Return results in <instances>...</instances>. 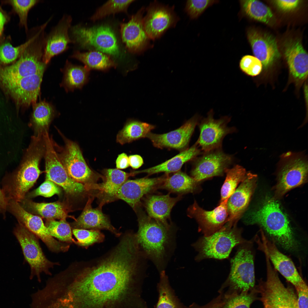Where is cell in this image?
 Listing matches in <instances>:
<instances>
[{"label": "cell", "mask_w": 308, "mask_h": 308, "mask_svg": "<svg viewBox=\"0 0 308 308\" xmlns=\"http://www.w3.org/2000/svg\"><path fill=\"white\" fill-rule=\"evenodd\" d=\"M120 237L101 256L68 266L61 286L67 308H147L141 296L146 258L133 236Z\"/></svg>", "instance_id": "6da1fadb"}, {"label": "cell", "mask_w": 308, "mask_h": 308, "mask_svg": "<svg viewBox=\"0 0 308 308\" xmlns=\"http://www.w3.org/2000/svg\"><path fill=\"white\" fill-rule=\"evenodd\" d=\"M138 229L135 233L139 247L147 259L160 271L164 270L175 246V232L172 224L167 225L146 215L139 207Z\"/></svg>", "instance_id": "7a4b0ae2"}, {"label": "cell", "mask_w": 308, "mask_h": 308, "mask_svg": "<svg viewBox=\"0 0 308 308\" xmlns=\"http://www.w3.org/2000/svg\"><path fill=\"white\" fill-rule=\"evenodd\" d=\"M248 225L258 224L264 229L275 244L290 252L297 250L299 243L286 215L273 198H268L256 210L243 217Z\"/></svg>", "instance_id": "3957f363"}, {"label": "cell", "mask_w": 308, "mask_h": 308, "mask_svg": "<svg viewBox=\"0 0 308 308\" xmlns=\"http://www.w3.org/2000/svg\"><path fill=\"white\" fill-rule=\"evenodd\" d=\"M45 144L41 138L33 137L23 162L19 169L3 180L2 189L8 202H18L36 182L41 171L39 163L44 157Z\"/></svg>", "instance_id": "277c9868"}, {"label": "cell", "mask_w": 308, "mask_h": 308, "mask_svg": "<svg viewBox=\"0 0 308 308\" xmlns=\"http://www.w3.org/2000/svg\"><path fill=\"white\" fill-rule=\"evenodd\" d=\"M236 224L227 222L218 230L209 236H203L193 244L198 252L195 260L226 259L235 246L252 242L242 237V230L237 227Z\"/></svg>", "instance_id": "5b68a950"}, {"label": "cell", "mask_w": 308, "mask_h": 308, "mask_svg": "<svg viewBox=\"0 0 308 308\" xmlns=\"http://www.w3.org/2000/svg\"><path fill=\"white\" fill-rule=\"evenodd\" d=\"M247 243L240 245L231 259L230 270L226 280L219 290L223 295L250 291L255 289L254 255Z\"/></svg>", "instance_id": "8992f818"}, {"label": "cell", "mask_w": 308, "mask_h": 308, "mask_svg": "<svg viewBox=\"0 0 308 308\" xmlns=\"http://www.w3.org/2000/svg\"><path fill=\"white\" fill-rule=\"evenodd\" d=\"M45 42V34L41 32L16 62L9 66L0 68V80L2 83L44 72L46 65L42 60Z\"/></svg>", "instance_id": "52a82bcc"}, {"label": "cell", "mask_w": 308, "mask_h": 308, "mask_svg": "<svg viewBox=\"0 0 308 308\" xmlns=\"http://www.w3.org/2000/svg\"><path fill=\"white\" fill-rule=\"evenodd\" d=\"M70 37L72 41L83 49H93L114 56L120 53L116 34L107 25L87 27L80 24L71 27Z\"/></svg>", "instance_id": "ba28073f"}, {"label": "cell", "mask_w": 308, "mask_h": 308, "mask_svg": "<svg viewBox=\"0 0 308 308\" xmlns=\"http://www.w3.org/2000/svg\"><path fill=\"white\" fill-rule=\"evenodd\" d=\"M266 266V280L260 281L256 289L264 308H298L297 295L293 289L284 285L270 263Z\"/></svg>", "instance_id": "9c48e42d"}, {"label": "cell", "mask_w": 308, "mask_h": 308, "mask_svg": "<svg viewBox=\"0 0 308 308\" xmlns=\"http://www.w3.org/2000/svg\"><path fill=\"white\" fill-rule=\"evenodd\" d=\"M64 147L60 148L58 155L69 176L73 179L86 185L91 191L103 175L94 171L87 165L78 145L64 139Z\"/></svg>", "instance_id": "30bf717a"}, {"label": "cell", "mask_w": 308, "mask_h": 308, "mask_svg": "<svg viewBox=\"0 0 308 308\" xmlns=\"http://www.w3.org/2000/svg\"><path fill=\"white\" fill-rule=\"evenodd\" d=\"M14 234L20 244L26 260L30 266V279L36 276L38 281L40 282L41 273L51 275L50 269L60 264L47 258L40 246L38 238L19 224L14 229Z\"/></svg>", "instance_id": "8fae6325"}, {"label": "cell", "mask_w": 308, "mask_h": 308, "mask_svg": "<svg viewBox=\"0 0 308 308\" xmlns=\"http://www.w3.org/2000/svg\"><path fill=\"white\" fill-rule=\"evenodd\" d=\"M45 144L44 155L46 180L62 187L68 194L75 195L89 191L84 184L76 182L68 175L54 147V143L47 132L44 135Z\"/></svg>", "instance_id": "7c38bea8"}, {"label": "cell", "mask_w": 308, "mask_h": 308, "mask_svg": "<svg viewBox=\"0 0 308 308\" xmlns=\"http://www.w3.org/2000/svg\"><path fill=\"white\" fill-rule=\"evenodd\" d=\"M7 210L15 217L19 224L40 238L50 251L58 253L68 250L70 244L55 240L50 234L42 218L26 210L19 202L13 200L9 201Z\"/></svg>", "instance_id": "4fadbf2b"}, {"label": "cell", "mask_w": 308, "mask_h": 308, "mask_svg": "<svg viewBox=\"0 0 308 308\" xmlns=\"http://www.w3.org/2000/svg\"><path fill=\"white\" fill-rule=\"evenodd\" d=\"M284 156L279 171L277 183L275 187L273 198L283 196L290 190L305 183L308 175V163L305 158L299 155Z\"/></svg>", "instance_id": "5bb4252c"}, {"label": "cell", "mask_w": 308, "mask_h": 308, "mask_svg": "<svg viewBox=\"0 0 308 308\" xmlns=\"http://www.w3.org/2000/svg\"><path fill=\"white\" fill-rule=\"evenodd\" d=\"M213 115V110H211L199 125L200 134L196 144L205 153L220 149L224 137L235 130L227 125L230 117L225 116L215 119Z\"/></svg>", "instance_id": "9a60e30c"}, {"label": "cell", "mask_w": 308, "mask_h": 308, "mask_svg": "<svg viewBox=\"0 0 308 308\" xmlns=\"http://www.w3.org/2000/svg\"><path fill=\"white\" fill-rule=\"evenodd\" d=\"M174 6L170 7L156 1L150 3L143 18L145 31L149 38L155 40L160 38L169 29L175 27L179 20L174 11Z\"/></svg>", "instance_id": "2e32d148"}, {"label": "cell", "mask_w": 308, "mask_h": 308, "mask_svg": "<svg viewBox=\"0 0 308 308\" xmlns=\"http://www.w3.org/2000/svg\"><path fill=\"white\" fill-rule=\"evenodd\" d=\"M205 153L196 160L191 171V177L198 182L223 175L233 162L232 156L220 149Z\"/></svg>", "instance_id": "e0dca14e"}, {"label": "cell", "mask_w": 308, "mask_h": 308, "mask_svg": "<svg viewBox=\"0 0 308 308\" xmlns=\"http://www.w3.org/2000/svg\"><path fill=\"white\" fill-rule=\"evenodd\" d=\"M228 200L220 202L213 210L207 211L198 205L196 201L187 209L189 216L194 218L198 224V230L204 236L210 235L220 230L228 221Z\"/></svg>", "instance_id": "ac0fdd59"}, {"label": "cell", "mask_w": 308, "mask_h": 308, "mask_svg": "<svg viewBox=\"0 0 308 308\" xmlns=\"http://www.w3.org/2000/svg\"><path fill=\"white\" fill-rule=\"evenodd\" d=\"M145 8H141L133 15L128 22L121 23L120 32L123 41L130 52L139 53L150 48V39L147 35L143 24Z\"/></svg>", "instance_id": "d6986e66"}, {"label": "cell", "mask_w": 308, "mask_h": 308, "mask_svg": "<svg viewBox=\"0 0 308 308\" xmlns=\"http://www.w3.org/2000/svg\"><path fill=\"white\" fill-rule=\"evenodd\" d=\"M165 177L127 180L118 189L115 199L124 201L134 210L140 207L141 200L144 195L160 187Z\"/></svg>", "instance_id": "ffe728a7"}, {"label": "cell", "mask_w": 308, "mask_h": 308, "mask_svg": "<svg viewBox=\"0 0 308 308\" xmlns=\"http://www.w3.org/2000/svg\"><path fill=\"white\" fill-rule=\"evenodd\" d=\"M257 180V175L247 173L245 179L227 200L228 221L237 223L243 216L256 189Z\"/></svg>", "instance_id": "44dd1931"}, {"label": "cell", "mask_w": 308, "mask_h": 308, "mask_svg": "<svg viewBox=\"0 0 308 308\" xmlns=\"http://www.w3.org/2000/svg\"><path fill=\"white\" fill-rule=\"evenodd\" d=\"M198 119L196 115L177 129L162 134L150 132L146 137L158 148L183 149L188 145Z\"/></svg>", "instance_id": "7402d4cb"}, {"label": "cell", "mask_w": 308, "mask_h": 308, "mask_svg": "<svg viewBox=\"0 0 308 308\" xmlns=\"http://www.w3.org/2000/svg\"><path fill=\"white\" fill-rule=\"evenodd\" d=\"M247 37L255 57L267 69L280 57L275 38L269 34L250 29Z\"/></svg>", "instance_id": "603a6c76"}, {"label": "cell", "mask_w": 308, "mask_h": 308, "mask_svg": "<svg viewBox=\"0 0 308 308\" xmlns=\"http://www.w3.org/2000/svg\"><path fill=\"white\" fill-rule=\"evenodd\" d=\"M72 21L71 16L64 15L48 36H45L42 60L46 64L54 56L67 50L69 43H72L69 32Z\"/></svg>", "instance_id": "cb8c5ba5"}, {"label": "cell", "mask_w": 308, "mask_h": 308, "mask_svg": "<svg viewBox=\"0 0 308 308\" xmlns=\"http://www.w3.org/2000/svg\"><path fill=\"white\" fill-rule=\"evenodd\" d=\"M44 72L2 84L18 104L26 106L36 103Z\"/></svg>", "instance_id": "d4e9b609"}, {"label": "cell", "mask_w": 308, "mask_h": 308, "mask_svg": "<svg viewBox=\"0 0 308 308\" xmlns=\"http://www.w3.org/2000/svg\"><path fill=\"white\" fill-rule=\"evenodd\" d=\"M94 197L93 195L89 197L82 212L72 224L73 229L100 230L104 229L108 230L117 237H120L121 233L112 225L108 217L103 213L102 208L104 204L100 203L98 207H92Z\"/></svg>", "instance_id": "484cf974"}, {"label": "cell", "mask_w": 308, "mask_h": 308, "mask_svg": "<svg viewBox=\"0 0 308 308\" xmlns=\"http://www.w3.org/2000/svg\"><path fill=\"white\" fill-rule=\"evenodd\" d=\"M283 48L290 74L296 79H305L308 75V54L301 40L288 39L284 42Z\"/></svg>", "instance_id": "4316f807"}, {"label": "cell", "mask_w": 308, "mask_h": 308, "mask_svg": "<svg viewBox=\"0 0 308 308\" xmlns=\"http://www.w3.org/2000/svg\"><path fill=\"white\" fill-rule=\"evenodd\" d=\"M103 182L96 184L93 190L98 191L96 196L101 198V203L104 204L114 200L118 189L131 176L135 175L133 172L128 173L117 169H107L102 171Z\"/></svg>", "instance_id": "83f0119b"}, {"label": "cell", "mask_w": 308, "mask_h": 308, "mask_svg": "<svg viewBox=\"0 0 308 308\" xmlns=\"http://www.w3.org/2000/svg\"><path fill=\"white\" fill-rule=\"evenodd\" d=\"M181 196L171 197L169 194L165 195H150L145 199L144 205L148 216L164 224H171L168 222L171 210L180 200Z\"/></svg>", "instance_id": "f1b7e54d"}, {"label": "cell", "mask_w": 308, "mask_h": 308, "mask_svg": "<svg viewBox=\"0 0 308 308\" xmlns=\"http://www.w3.org/2000/svg\"><path fill=\"white\" fill-rule=\"evenodd\" d=\"M200 153L196 145L185 149L165 162L150 168L135 171L136 174L144 173L149 175L161 172L169 173L177 172L183 165L192 160Z\"/></svg>", "instance_id": "f546056e"}, {"label": "cell", "mask_w": 308, "mask_h": 308, "mask_svg": "<svg viewBox=\"0 0 308 308\" xmlns=\"http://www.w3.org/2000/svg\"><path fill=\"white\" fill-rule=\"evenodd\" d=\"M200 183L179 171L171 176H165L160 188L180 194L193 193L199 190Z\"/></svg>", "instance_id": "4dcf8cb0"}, {"label": "cell", "mask_w": 308, "mask_h": 308, "mask_svg": "<svg viewBox=\"0 0 308 308\" xmlns=\"http://www.w3.org/2000/svg\"><path fill=\"white\" fill-rule=\"evenodd\" d=\"M54 114L52 105L45 101L33 105L31 125L36 137L43 136L48 132L49 127Z\"/></svg>", "instance_id": "1f68e13d"}, {"label": "cell", "mask_w": 308, "mask_h": 308, "mask_svg": "<svg viewBox=\"0 0 308 308\" xmlns=\"http://www.w3.org/2000/svg\"><path fill=\"white\" fill-rule=\"evenodd\" d=\"M157 284L158 300L154 308H189L182 303L171 287L165 270L160 272Z\"/></svg>", "instance_id": "d6a6232c"}, {"label": "cell", "mask_w": 308, "mask_h": 308, "mask_svg": "<svg viewBox=\"0 0 308 308\" xmlns=\"http://www.w3.org/2000/svg\"><path fill=\"white\" fill-rule=\"evenodd\" d=\"M19 203L25 210L33 211L48 219H66L67 214L63 205L60 203H37L24 198Z\"/></svg>", "instance_id": "836d02e7"}, {"label": "cell", "mask_w": 308, "mask_h": 308, "mask_svg": "<svg viewBox=\"0 0 308 308\" xmlns=\"http://www.w3.org/2000/svg\"><path fill=\"white\" fill-rule=\"evenodd\" d=\"M155 126L150 124L135 120L128 121L117 133V143L121 145L129 143L146 137Z\"/></svg>", "instance_id": "e575fe53"}, {"label": "cell", "mask_w": 308, "mask_h": 308, "mask_svg": "<svg viewBox=\"0 0 308 308\" xmlns=\"http://www.w3.org/2000/svg\"><path fill=\"white\" fill-rule=\"evenodd\" d=\"M90 70L85 66L75 65L67 60L62 85L67 90L81 88L87 81Z\"/></svg>", "instance_id": "d590c367"}, {"label": "cell", "mask_w": 308, "mask_h": 308, "mask_svg": "<svg viewBox=\"0 0 308 308\" xmlns=\"http://www.w3.org/2000/svg\"><path fill=\"white\" fill-rule=\"evenodd\" d=\"M71 57L82 62L89 70H104L115 65V63L108 55L96 50L86 52L75 51Z\"/></svg>", "instance_id": "8d00e7d4"}, {"label": "cell", "mask_w": 308, "mask_h": 308, "mask_svg": "<svg viewBox=\"0 0 308 308\" xmlns=\"http://www.w3.org/2000/svg\"><path fill=\"white\" fill-rule=\"evenodd\" d=\"M240 2L243 11L250 18L266 24L273 21L271 9L262 2L256 0H241Z\"/></svg>", "instance_id": "74e56055"}, {"label": "cell", "mask_w": 308, "mask_h": 308, "mask_svg": "<svg viewBox=\"0 0 308 308\" xmlns=\"http://www.w3.org/2000/svg\"><path fill=\"white\" fill-rule=\"evenodd\" d=\"M247 173L245 169L238 165L226 170L225 180L221 189L220 202L228 200L239 184L245 179Z\"/></svg>", "instance_id": "f35d334b"}, {"label": "cell", "mask_w": 308, "mask_h": 308, "mask_svg": "<svg viewBox=\"0 0 308 308\" xmlns=\"http://www.w3.org/2000/svg\"><path fill=\"white\" fill-rule=\"evenodd\" d=\"M45 226L50 234L62 242L69 244L76 243V241L72 238L71 227L66 219L56 221L48 219Z\"/></svg>", "instance_id": "ab89813d"}, {"label": "cell", "mask_w": 308, "mask_h": 308, "mask_svg": "<svg viewBox=\"0 0 308 308\" xmlns=\"http://www.w3.org/2000/svg\"><path fill=\"white\" fill-rule=\"evenodd\" d=\"M42 25L37 27L32 37L25 43L16 47L9 43H6L0 46V61L5 64L10 63L20 56L35 38L40 31Z\"/></svg>", "instance_id": "60d3db41"}, {"label": "cell", "mask_w": 308, "mask_h": 308, "mask_svg": "<svg viewBox=\"0 0 308 308\" xmlns=\"http://www.w3.org/2000/svg\"><path fill=\"white\" fill-rule=\"evenodd\" d=\"M256 289L248 292L224 296L221 295L222 308H250L255 299Z\"/></svg>", "instance_id": "b9f144b4"}, {"label": "cell", "mask_w": 308, "mask_h": 308, "mask_svg": "<svg viewBox=\"0 0 308 308\" xmlns=\"http://www.w3.org/2000/svg\"><path fill=\"white\" fill-rule=\"evenodd\" d=\"M72 231L77 240L76 244L86 248L103 242L105 239V235L100 230L73 229Z\"/></svg>", "instance_id": "7bdbcfd3"}, {"label": "cell", "mask_w": 308, "mask_h": 308, "mask_svg": "<svg viewBox=\"0 0 308 308\" xmlns=\"http://www.w3.org/2000/svg\"><path fill=\"white\" fill-rule=\"evenodd\" d=\"M134 0H109L98 8L91 17L95 21L111 14L126 12L129 5Z\"/></svg>", "instance_id": "ee69618b"}, {"label": "cell", "mask_w": 308, "mask_h": 308, "mask_svg": "<svg viewBox=\"0 0 308 308\" xmlns=\"http://www.w3.org/2000/svg\"><path fill=\"white\" fill-rule=\"evenodd\" d=\"M239 66L241 70L246 75L254 76L261 73L262 65L261 61L255 56L246 55L240 60Z\"/></svg>", "instance_id": "f6af8a7d"}, {"label": "cell", "mask_w": 308, "mask_h": 308, "mask_svg": "<svg viewBox=\"0 0 308 308\" xmlns=\"http://www.w3.org/2000/svg\"><path fill=\"white\" fill-rule=\"evenodd\" d=\"M40 1L38 0H13L11 3L18 13L21 24L27 29V19L30 10Z\"/></svg>", "instance_id": "bcb514c9"}, {"label": "cell", "mask_w": 308, "mask_h": 308, "mask_svg": "<svg viewBox=\"0 0 308 308\" xmlns=\"http://www.w3.org/2000/svg\"><path fill=\"white\" fill-rule=\"evenodd\" d=\"M215 0H188L185 11L192 19L198 17L209 7L217 2Z\"/></svg>", "instance_id": "7dc6e473"}, {"label": "cell", "mask_w": 308, "mask_h": 308, "mask_svg": "<svg viewBox=\"0 0 308 308\" xmlns=\"http://www.w3.org/2000/svg\"><path fill=\"white\" fill-rule=\"evenodd\" d=\"M61 191L58 187L52 181L46 180L37 189L29 194V197L41 196L46 197L59 194Z\"/></svg>", "instance_id": "c3c4849f"}, {"label": "cell", "mask_w": 308, "mask_h": 308, "mask_svg": "<svg viewBox=\"0 0 308 308\" xmlns=\"http://www.w3.org/2000/svg\"><path fill=\"white\" fill-rule=\"evenodd\" d=\"M298 308H308V287L305 282L295 287Z\"/></svg>", "instance_id": "681fc988"}, {"label": "cell", "mask_w": 308, "mask_h": 308, "mask_svg": "<svg viewBox=\"0 0 308 308\" xmlns=\"http://www.w3.org/2000/svg\"><path fill=\"white\" fill-rule=\"evenodd\" d=\"M301 1L299 0L273 1L276 6L283 11H289L296 8Z\"/></svg>", "instance_id": "f907efd6"}, {"label": "cell", "mask_w": 308, "mask_h": 308, "mask_svg": "<svg viewBox=\"0 0 308 308\" xmlns=\"http://www.w3.org/2000/svg\"><path fill=\"white\" fill-rule=\"evenodd\" d=\"M222 300L221 295L218 296L213 299L209 303L203 306H200L193 303L189 306V308H222Z\"/></svg>", "instance_id": "816d5d0a"}, {"label": "cell", "mask_w": 308, "mask_h": 308, "mask_svg": "<svg viewBox=\"0 0 308 308\" xmlns=\"http://www.w3.org/2000/svg\"><path fill=\"white\" fill-rule=\"evenodd\" d=\"M116 166L118 169H125L129 166L128 157L125 153H122L118 156L116 161Z\"/></svg>", "instance_id": "f5cc1de1"}, {"label": "cell", "mask_w": 308, "mask_h": 308, "mask_svg": "<svg viewBox=\"0 0 308 308\" xmlns=\"http://www.w3.org/2000/svg\"><path fill=\"white\" fill-rule=\"evenodd\" d=\"M129 166L133 169H137L143 164L142 157L138 155H132L128 157Z\"/></svg>", "instance_id": "db71d44e"}, {"label": "cell", "mask_w": 308, "mask_h": 308, "mask_svg": "<svg viewBox=\"0 0 308 308\" xmlns=\"http://www.w3.org/2000/svg\"><path fill=\"white\" fill-rule=\"evenodd\" d=\"M8 202L2 189L0 188V212L3 217L5 216Z\"/></svg>", "instance_id": "11a10c76"}, {"label": "cell", "mask_w": 308, "mask_h": 308, "mask_svg": "<svg viewBox=\"0 0 308 308\" xmlns=\"http://www.w3.org/2000/svg\"><path fill=\"white\" fill-rule=\"evenodd\" d=\"M6 19L3 14L0 11V36L2 35Z\"/></svg>", "instance_id": "9f6ffc18"}]
</instances>
